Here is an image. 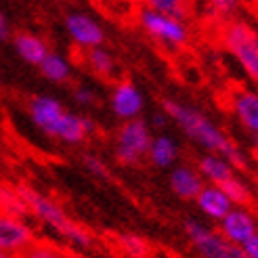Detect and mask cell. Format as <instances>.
<instances>
[{
  "instance_id": "6da1fadb",
  "label": "cell",
  "mask_w": 258,
  "mask_h": 258,
  "mask_svg": "<svg viewBox=\"0 0 258 258\" xmlns=\"http://www.w3.org/2000/svg\"><path fill=\"white\" fill-rule=\"evenodd\" d=\"M162 109L168 113V118L196 145H200L202 149L210 153H218V156L227 158L235 166V170L248 168V158L243 156L239 145L233 139H229L206 113H202L200 109L191 105H185V103H180L176 99H162Z\"/></svg>"
},
{
  "instance_id": "7a4b0ae2",
  "label": "cell",
  "mask_w": 258,
  "mask_h": 258,
  "mask_svg": "<svg viewBox=\"0 0 258 258\" xmlns=\"http://www.w3.org/2000/svg\"><path fill=\"white\" fill-rule=\"evenodd\" d=\"M17 189L23 196L25 204H28L30 216L36 218L38 223H42L46 229L55 231L72 248L80 250V252H88L97 246V237L93 235V231L80 225L78 221H74V218L63 210V206L59 202L44 196V193H40L28 183H17Z\"/></svg>"
},
{
  "instance_id": "3957f363",
  "label": "cell",
  "mask_w": 258,
  "mask_h": 258,
  "mask_svg": "<svg viewBox=\"0 0 258 258\" xmlns=\"http://www.w3.org/2000/svg\"><path fill=\"white\" fill-rule=\"evenodd\" d=\"M221 40L227 53L237 61L241 72L252 82H258V32L248 21L231 19L223 25Z\"/></svg>"
},
{
  "instance_id": "277c9868",
  "label": "cell",
  "mask_w": 258,
  "mask_h": 258,
  "mask_svg": "<svg viewBox=\"0 0 258 258\" xmlns=\"http://www.w3.org/2000/svg\"><path fill=\"white\" fill-rule=\"evenodd\" d=\"M137 21L151 40H156L168 50H180L189 44L191 34L185 23L187 19H178L168 13L153 11L143 5L137 13Z\"/></svg>"
},
{
  "instance_id": "5b68a950",
  "label": "cell",
  "mask_w": 258,
  "mask_h": 258,
  "mask_svg": "<svg viewBox=\"0 0 258 258\" xmlns=\"http://www.w3.org/2000/svg\"><path fill=\"white\" fill-rule=\"evenodd\" d=\"M151 126L149 122L135 118L126 120L118 133H115L113 143V156L122 166H137L143 160H147V151L151 145Z\"/></svg>"
},
{
  "instance_id": "8992f818",
  "label": "cell",
  "mask_w": 258,
  "mask_h": 258,
  "mask_svg": "<svg viewBox=\"0 0 258 258\" xmlns=\"http://www.w3.org/2000/svg\"><path fill=\"white\" fill-rule=\"evenodd\" d=\"M183 227L187 239L202 258H248L241 246L225 239L218 231L196 221V218H187Z\"/></svg>"
},
{
  "instance_id": "52a82bcc",
  "label": "cell",
  "mask_w": 258,
  "mask_h": 258,
  "mask_svg": "<svg viewBox=\"0 0 258 258\" xmlns=\"http://www.w3.org/2000/svg\"><path fill=\"white\" fill-rule=\"evenodd\" d=\"M36 229L23 216L0 212V250L19 258L36 241Z\"/></svg>"
},
{
  "instance_id": "ba28073f",
  "label": "cell",
  "mask_w": 258,
  "mask_h": 258,
  "mask_svg": "<svg viewBox=\"0 0 258 258\" xmlns=\"http://www.w3.org/2000/svg\"><path fill=\"white\" fill-rule=\"evenodd\" d=\"M28 111H30V118H32V124L40 131L42 135L55 139L57 137V131L66 118L68 109L63 107V103L53 97V95H36L30 99L28 103Z\"/></svg>"
},
{
  "instance_id": "9c48e42d",
  "label": "cell",
  "mask_w": 258,
  "mask_h": 258,
  "mask_svg": "<svg viewBox=\"0 0 258 258\" xmlns=\"http://www.w3.org/2000/svg\"><path fill=\"white\" fill-rule=\"evenodd\" d=\"M63 23H66V32L70 36V40L78 48L88 50V48L105 44V30H103V25L95 17L86 15V13H70V15H66Z\"/></svg>"
},
{
  "instance_id": "30bf717a",
  "label": "cell",
  "mask_w": 258,
  "mask_h": 258,
  "mask_svg": "<svg viewBox=\"0 0 258 258\" xmlns=\"http://www.w3.org/2000/svg\"><path fill=\"white\" fill-rule=\"evenodd\" d=\"M109 107L115 118H120L122 122L135 120V118H141V113L145 109V97L135 82L118 80L111 88Z\"/></svg>"
},
{
  "instance_id": "8fae6325",
  "label": "cell",
  "mask_w": 258,
  "mask_h": 258,
  "mask_svg": "<svg viewBox=\"0 0 258 258\" xmlns=\"http://www.w3.org/2000/svg\"><path fill=\"white\" fill-rule=\"evenodd\" d=\"M218 233L225 239L241 246L246 239H250L254 233H258V225L254 214L246 206H233L221 221H218Z\"/></svg>"
},
{
  "instance_id": "7c38bea8",
  "label": "cell",
  "mask_w": 258,
  "mask_h": 258,
  "mask_svg": "<svg viewBox=\"0 0 258 258\" xmlns=\"http://www.w3.org/2000/svg\"><path fill=\"white\" fill-rule=\"evenodd\" d=\"M231 111L237 122L254 137H258V93L250 88H237L229 99Z\"/></svg>"
},
{
  "instance_id": "4fadbf2b",
  "label": "cell",
  "mask_w": 258,
  "mask_h": 258,
  "mask_svg": "<svg viewBox=\"0 0 258 258\" xmlns=\"http://www.w3.org/2000/svg\"><path fill=\"white\" fill-rule=\"evenodd\" d=\"M196 206H198V210L206 218H210V221H216L218 223L231 208H233V202L227 198V193L221 187H218V185L206 183L202 187V191L198 193Z\"/></svg>"
},
{
  "instance_id": "5bb4252c",
  "label": "cell",
  "mask_w": 258,
  "mask_h": 258,
  "mask_svg": "<svg viewBox=\"0 0 258 258\" xmlns=\"http://www.w3.org/2000/svg\"><path fill=\"white\" fill-rule=\"evenodd\" d=\"M13 42V48H15V53L19 55L21 61H25L28 66H40L42 59L48 55V44L42 36H38L34 32H17L13 34L11 38Z\"/></svg>"
},
{
  "instance_id": "9a60e30c",
  "label": "cell",
  "mask_w": 258,
  "mask_h": 258,
  "mask_svg": "<svg viewBox=\"0 0 258 258\" xmlns=\"http://www.w3.org/2000/svg\"><path fill=\"white\" fill-rule=\"evenodd\" d=\"M168 183H170L172 193L178 196L180 200H196L202 187L206 185L202 174L193 166H172Z\"/></svg>"
},
{
  "instance_id": "2e32d148",
  "label": "cell",
  "mask_w": 258,
  "mask_h": 258,
  "mask_svg": "<svg viewBox=\"0 0 258 258\" xmlns=\"http://www.w3.org/2000/svg\"><path fill=\"white\" fill-rule=\"evenodd\" d=\"M196 168L202 174L204 183H210V185H223L225 180H229L235 174V166L227 158L218 156V153H210V151H206L198 160Z\"/></svg>"
},
{
  "instance_id": "e0dca14e",
  "label": "cell",
  "mask_w": 258,
  "mask_h": 258,
  "mask_svg": "<svg viewBox=\"0 0 258 258\" xmlns=\"http://www.w3.org/2000/svg\"><path fill=\"white\" fill-rule=\"evenodd\" d=\"M147 160L156 168H172L178 160V145L168 135H158L151 139V145L147 151Z\"/></svg>"
},
{
  "instance_id": "ac0fdd59",
  "label": "cell",
  "mask_w": 258,
  "mask_h": 258,
  "mask_svg": "<svg viewBox=\"0 0 258 258\" xmlns=\"http://www.w3.org/2000/svg\"><path fill=\"white\" fill-rule=\"evenodd\" d=\"M38 70H40V74L44 76L48 82H53V84H66V82H70L72 74H74L72 63L63 55L55 53V50H48V55L42 59V63L38 66Z\"/></svg>"
},
{
  "instance_id": "d6986e66",
  "label": "cell",
  "mask_w": 258,
  "mask_h": 258,
  "mask_svg": "<svg viewBox=\"0 0 258 258\" xmlns=\"http://www.w3.org/2000/svg\"><path fill=\"white\" fill-rule=\"evenodd\" d=\"M115 248L124 258H149L151 256V243L143 237L135 233V231H122L115 235Z\"/></svg>"
},
{
  "instance_id": "ffe728a7",
  "label": "cell",
  "mask_w": 258,
  "mask_h": 258,
  "mask_svg": "<svg viewBox=\"0 0 258 258\" xmlns=\"http://www.w3.org/2000/svg\"><path fill=\"white\" fill-rule=\"evenodd\" d=\"M84 61H86L88 70L95 76H99V78H111L115 74V59L105 48V44L84 50Z\"/></svg>"
},
{
  "instance_id": "44dd1931",
  "label": "cell",
  "mask_w": 258,
  "mask_h": 258,
  "mask_svg": "<svg viewBox=\"0 0 258 258\" xmlns=\"http://www.w3.org/2000/svg\"><path fill=\"white\" fill-rule=\"evenodd\" d=\"M0 212L30 218V208H28V204H25L23 196L19 193L17 185L0 183Z\"/></svg>"
},
{
  "instance_id": "7402d4cb",
  "label": "cell",
  "mask_w": 258,
  "mask_h": 258,
  "mask_svg": "<svg viewBox=\"0 0 258 258\" xmlns=\"http://www.w3.org/2000/svg\"><path fill=\"white\" fill-rule=\"evenodd\" d=\"M225 193H227V198L233 202V206H248L252 204V189H250V185L246 183V180H241L237 174H233L229 180H225L223 185H218Z\"/></svg>"
},
{
  "instance_id": "603a6c76",
  "label": "cell",
  "mask_w": 258,
  "mask_h": 258,
  "mask_svg": "<svg viewBox=\"0 0 258 258\" xmlns=\"http://www.w3.org/2000/svg\"><path fill=\"white\" fill-rule=\"evenodd\" d=\"M66 252L68 250L50 239H36L19 258H66Z\"/></svg>"
},
{
  "instance_id": "cb8c5ba5",
  "label": "cell",
  "mask_w": 258,
  "mask_h": 258,
  "mask_svg": "<svg viewBox=\"0 0 258 258\" xmlns=\"http://www.w3.org/2000/svg\"><path fill=\"white\" fill-rule=\"evenodd\" d=\"M145 7L160 11V13H168L178 19H187L189 9H191V0H145Z\"/></svg>"
},
{
  "instance_id": "d4e9b609",
  "label": "cell",
  "mask_w": 258,
  "mask_h": 258,
  "mask_svg": "<svg viewBox=\"0 0 258 258\" xmlns=\"http://www.w3.org/2000/svg\"><path fill=\"white\" fill-rule=\"evenodd\" d=\"M82 164H84L86 172H90L95 178H99V180H109L111 178V170H109L107 162L103 158H99L97 153H84Z\"/></svg>"
},
{
  "instance_id": "484cf974",
  "label": "cell",
  "mask_w": 258,
  "mask_h": 258,
  "mask_svg": "<svg viewBox=\"0 0 258 258\" xmlns=\"http://www.w3.org/2000/svg\"><path fill=\"white\" fill-rule=\"evenodd\" d=\"M208 13L216 19H229L239 9V0H206Z\"/></svg>"
},
{
  "instance_id": "4316f807",
  "label": "cell",
  "mask_w": 258,
  "mask_h": 258,
  "mask_svg": "<svg viewBox=\"0 0 258 258\" xmlns=\"http://www.w3.org/2000/svg\"><path fill=\"white\" fill-rule=\"evenodd\" d=\"M72 99H74L76 105H80V107H93L97 103L95 90L88 88V86H76L72 90Z\"/></svg>"
},
{
  "instance_id": "83f0119b",
  "label": "cell",
  "mask_w": 258,
  "mask_h": 258,
  "mask_svg": "<svg viewBox=\"0 0 258 258\" xmlns=\"http://www.w3.org/2000/svg\"><path fill=\"white\" fill-rule=\"evenodd\" d=\"M11 38H13L11 21L7 17V13L0 11V44H3V42H11Z\"/></svg>"
},
{
  "instance_id": "f1b7e54d",
  "label": "cell",
  "mask_w": 258,
  "mask_h": 258,
  "mask_svg": "<svg viewBox=\"0 0 258 258\" xmlns=\"http://www.w3.org/2000/svg\"><path fill=\"white\" fill-rule=\"evenodd\" d=\"M168 122H170L168 113H166L164 109H160V111H156V113L151 115L149 126H151V128H158V131H162V128H166V126H168Z\"/></svg>"
},
{
  "instance_id": "f546056e",
  "label": "cell",
  "mask_w": 258,
  "mask_h": 258,
  "mask_svg": "<svg viewBox=\"0 0 258 258\" xmlns=\"http://www.w3.org/2000/svg\"><path fill=\"white\" fill-rule=\"evenodd\" d=\"M243 252H246L248 258H258V233H254L250 239H246L241 243Z\"/></svg>"
},
{
  "instance_id": "4dcf8cb0",
  "label": "cell",
  "mask_w": 258,
  "mask_h": 258,
  "mask_svg": "<svg viewBox=\"0 0 258 258\" xmlns=\"http://www.w3.org/2000/svg\"><path fill=\"white\" fill-rule=\"evenodd\" d=\"M66 258H88V256L82 254L80 250H74V252H66Z\"/></svg>"
},
{
  "instance_id": "1f68e13d",
  "label": "cell",
  "mask_w": 258,
  "mask_h": 258,
  "mask_svg": "<svg viewBox=\"0 0 258 258\" xmlns=\"http://www.w3.org/2000/svg\"><path fill=\"white\" fill-rule=\"evenodd\" d=\"M252 156H254V160H256V164H258V137H254V149H252Z\"/></svg>"
},
{
  "instance_id": "d6a6232c",
  "label": "cell",
  "mask_w": 258,
  "mask_h": 258,
  "mask_svg": "<svg viewBox=\"0 0 258 258\" xmlns=\"http://www.w3.org/2000/svg\"><path fill=\"white\" fill-rule=\"evenodd\" d=\"M124 3H128V5H143L145 0H124Z\"/></svg>"
},
{
  "instance_id": "836d02e7",
  "label": "cell",
  "mask_w": 258,
  "mask_h": 258,
  "mask_svg": "<svg viewBox=\"0 0 258 258\" xmlns=\"http://www.w3.org/2000/svg\"><path fill=\"white\" fill-rule=\"evenodd\" d=\"M0 258H13L11 254H7V252H3V250H0Z\"/></svg>"
},
{
  "instance_id": "e575fe53",
  "label": "cell",
  "mask_w": 258,
  "mask_h": 258,
  "mask_svg": "<svg viewBox=\"0 0 258 258\" xmlns=\"http://www.w3.org/2000/svg\"><path fill=\"white\" fill-rule=\"evenodd\" d=\"M252 3H254V5H256V7H258V0H252Z\"/></svg>"
}]
</instances>
